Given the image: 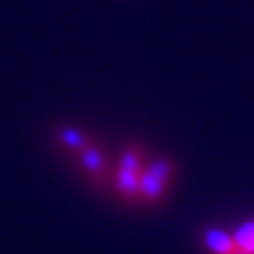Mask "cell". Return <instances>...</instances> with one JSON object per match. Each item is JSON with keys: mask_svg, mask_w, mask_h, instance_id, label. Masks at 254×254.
<instances>
[{"mask_svg": "<svg viewBox=\"0 0 254 254\" xmlns=\"http://www.w3.org/2000/svg\"><path fill=\"white\" fill-rule=\"evenodd\" d=\"M146 164L148 162H146L144 152L140 148L130 146V148L124 150V154L118 160L116 172H114V180H116L114 184H116V190L122 196L136 198L138 184H140V178H142V172H144Z\"/></svg>", "mask_w": 254, "mask_h": 254, "instance_id": "obj_1", "label": "cell"}, {"mask_svg": "<svg viewBox=\"0 0 254 254\" xmlns=\"http://www.w3.org/2000/svg\"><path fill=\"white\" fill-rule=\"evenodd\" d=\"M174 178V164L168 158H158L146 164L136 198L142 202H156L166 194V188Z\"/></svg>", "mask_w": 254, "mask_h": 254, "instance_id": "obj_2", "label": "cell"}, {"mask_svg": "<svg viewBox=\"0 0 254 254\" xmlns=\"http://www.w3.org/2000/svg\"><path fill=\"white\" fill-rule=\"evenodd\" d=\"M202 242H204V246H206V250L210 254H232L236 250L232 234L222 230V228H218V226L206 228L204 236H202Z\"/></svg>", "mask_w": 254, "mask_h": 254, "instance_id": "obj_3", "label": "cell"}, {"mask_svg": "<svg viewBox=\"0 0 254 254\" xmlns=\"http://www.w3.org/2000/svg\"><path fill=\"white\" fill-rule=\"evenodd\" d=\"M234 244L238 250H244L248 254H254V218L242 222L234 232H232Z\"/></svg>", "mask_w": 254, "mask_h": 254, "instance_id": "obj_4", "label": "cell"}, {"mask_svg": "<svg viewBox=\"0 0 254 254\" xmlns=\"http://www.w3.org/2000/svg\"><path fill=\"white\" fill-rule=\"evenodd\" d=\"M232 254H248V252H244V250H238V248H236V250H234Z\"/></svg>", "mask_w": 254, "mask_h": 254, "instance_id": "obj_5", "label": "cell"}]
</instances>
